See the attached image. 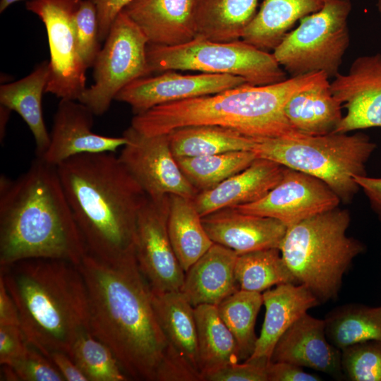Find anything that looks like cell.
<instances>
[{
	"label": "cell",
	"instance_id": "obj_27",
	"mask_svg": "<svg viewBox=\"0 0 381 381\" xmlns=\"http://www.w3.org/2000/svg\"><path fill=\"white\" fill-rule=\"evenodd\" d=\"M151 296L157 318L164 334L200 374L195 308L180 291L159 292L151 290Z\"/></svg>",
	"mask_w": 381,
	"mask_h": 381
},
{
	"label": "cell",
	"instance_id": "obj_21",
	"mask_svg": "<svg viewBox=\"0 0 381 381\" xmlns=\"http://www.w3.org/2000/svg\"><path fill=\"white\" fill-rule=\"evenodd\" d=\"M284 167L258 157L247 168L216 187L199 192L193 198L201 217L226 207L255 202L264 197L282 179Z\"/></svg>",
	"mask_w": 381,
	"mask_h": 381
},
{
	"label": "cell",
	"instance_id": "obj_10",
	"mask_svg": "<svg viewBox=\"0 0 381 381\" xmlns=\"http://www.w3.org/2000/svg\"><path fill=\"white\" fill-rule=\"evenodd\" d=\"M148 40L123 11L111 25L93 67L94 83L78 100L95 116L109 109L117 94L133 80L150 75Z\"/></svg>",
	"mask_w": 381,
	"mask_h": 381
},
{
	"label": "cell",
	"instance_id": "obj_49",
	"mask_svg": "<svg viewBox=\"0 0 381 381\" xmlns=\"http://www.w3.org/2000/svg\"><path fill=\"white\" fill-rule=\"evenodd\" d=\"M377 6L379 12L381 13V0H377Z\"/></svg>",
	"mask_w": 381,
	"mask_h": 381
},
{
	"label": "cell",
	"instance_id": "obj_19",
	"mask_svg": "<svg viewBox=\"0 0 381 381\" xmlns=\"http://www.w3.org/2000/svg\"><path fill=\"white\" fill-rule=\"evenodd\" d=\"M341 350L327 338L324 319L305 313L279 338L270 358L344 378Z\"/></svg>",
	"mask_w": 381,
	"mask_h": 381
},
{
	"label": "cell",
	"instance_id": "obj_40",
	"mask_svg": "<svg viewBox=\"0 0 381 381\" xmlns=\"http://www.w3.org/2000/svg\"><path fill=\"white\" fill-rule=\"evenodd\" d=\"M267 363L257 361L238 362L205 375L202 381H268Z\"/></svg>",
	"mask_w": 381,
	"mask_h": 381
},
{
	"label": "cell",
	"instance_id": "obj_46",
	"mask_svg": "<svg viewBox=\"0 0 381 381\" xmlns=\"http://www.w3.org/2000/svg\"><path fill=\"white\" fill-rule=\"evenodd\" d=\"M19 325L17 306L9 294L3 277L0 276V326Z\"/></svg>",
	"mask_w": 381,
	"mask_h": 381
},
{
	"label": "cell",
	"instance_id": "obj_29",
	"mask_svg": "<svg viewBox=\"0 0 381 381\" xmlns=\"http://www.w3.org/2000/svg\"><path fill=\"white\" fill-rule=\"evenodd\" d=\"M198 333V367L205 375L241 360L237 341L221 319L217 306L195 308Z\"/></svg>",
	"mask_w": 381,
	"mask_h": 381
},
{
	"label": "cell",
	"instance_id": "obj_34",
	"mask_svg": "<svg viewBox=\"0 0 381 381\" xmlns=\"http://www.w3.org/2000/svg\"><path fill=\"white\" fill-rule=\"evenodd\" d=\"M257 158L255 152L241 150L176 159L188 181L199 193L216 187L247 168Z\"/></svg>",
	"mask_w": 381,
	"mask_h": 381
},
{
	"label": "cell",
	"instance_id": "obj_5",
	"mask_svg": "<svg viewBox=\"0 0 381 381\" xmlns=\"http://www.w3.org/2000/svg\"><path fill=\"white\" fill-rule=\"evenodd\" d=\"M19 313L28 344L49 358L54 351L68 355L84 329H89L87 294L78 265L36 258L1 268Z\"/></svg>",
	"mask_w": 381,
	"mask_h": 381
},
{
	"label": "cell",
	"instance_id": "obj_18",
	"mask_svg": "<svg viewBox=\"0 0 381 381\" xmlns=\"http://www.w3.org/2000/svg\"><path fill=\"white\" fill-rule=\"evenodd\" d=\"M203 226L212 241L238 255L269 248H279L287 226L274 218L226 207L202 217Z\"/></svg>",
	"mask_w": 381,
	"mask_h": 381
},
{
	"label": "cell",
	"instance_id": "obj_11",
	"mask_svg": "<svg viewBox=\"0 0 381 381\" xmlns=\"http://www.w3.org/2000/svg\"><path fill=\"white\" fill-rule=\"evenodd\" d=\"M81 0H29L26 9L37 16L46 28L50 59L45 92L78 100L86 87L88 68L78 49L74 16Z\"/></svg>",
	"mask_w": 381,
	"mask_h": 381
},
{
	"label": "cell",
	"instance_id": "obj_13",
	"mask_svg": "<svg viewBox=\"0 0 381 381\" xmlns=\"http://www.w3.org/2000/svg\"><path fill=\"white\" fill-rule=\"evenodd\" d=\"M169 195L147 196L137 218L135 255L139 269L154 291H180L185 272L168 233Z\"/></svg>",
	"mask_w": 381,
	"mask_h": 381
},
{
	"label": "cell",
	"instance_id": "obj_35",
	"mask_svg": "<svg viewBox=\"0 0 381 381\" xmlns=\"http://www.w3.org/2000/svg\"><path fill=\"white\" fill-rule=\"evenodd\" d=\"M262 305V294L239 289L217 306L221 319L237 341L241 360L248 359L255 349V325Z\"/></svg>",
	"mask_w": 381,
	"mask_h": 381
},
{
	"label": "cell",
	"instance_id": "obj_38",
	"mask_svg": "<svg viewBox=\"0 0 381 381\" xmlns=\"http://www.w3.org/2000/svg\"><path fill=\"white\" fill-rule=\"evenodd\" d=\"M79 54L87 68L92 67L101 50L97 8L92 0H81L74 16Z\"/></svg>",
	"mask_w": 381,
	"mask_h": 381
},
{
	"label": "cell",
	"instance_id": "obj_1",
	"mask_svg": "<svg viewBox=\"0 0 381 381\" xmlns=\"http://www.w3.org/2000/svg\"><path fill=\"white\" fill-rule=\"evenodd\" d=\"M78 267L87 289L89 329L129 378L202 381L164 334L135 253L112 262L87 253Z\"/></svg>",
	"mask_w": 381,
	"mask_h": 381
},
{
	"label": "cell",
	"instance_id": "obj_36",
	"mask_svg": "<svg viewBox=\"0 0 381 381\" xmlns=\"http://www.w3.org/2000/svg\"><path fill=\"white\" fill-rule=\"evenodd\" d=\"M88 381H126L129 377L113 352L86 329L75 339L69 355Z\"/></svg>",
	"mask_w": 381,
	"mask_h": 381
},
{
	"label": "cell",
	"instance_id": "obj_24",
	"mask_svg": "<svg viewBox=\"0 0 381 381\" xmlns=\"http://www.w3.org/2000/svg\"><path fill=\"white\" fill-rule=\"evenodd\" d=\"M329 78L294 94L284 114L297 132L308 135L334 133L343 116L341 103L333 95Z\"/></svg>",
	"mask_w": 381,
	"mask_h": 381
},
{
	"label": "cell",
	"instance_id": "obj_14",
	"mask_svg": "<svg viewBox=\"0 0 381 381\" xmlns=\"http://www.w3.org/2000/svg\"><path fill=\"white\" fill-rule=\"evenodd\" d=\"M337 195L320 179L284 167L277 184L260 200L238 210L279 220L287 227L339 207Z\"/></svg>",
	"mask_w": 381,
	"mask_h": 381
},
{
	"label": "cell",
	"instance_id": "obj_30",
	"mask_svg": "<svg viewBox=\"0 0 381 381\" xmlns=\"http://www.w3.org/2000/svg\"><path fill=\"white\" fill-rule=\"evenodd\" d=\"M258 0H196L197 35L214 42L242 38L257 13Z\"/></svg>",
	"mask_w": 381,
	"mask_h": 381
},
{
	"label": "cell",
	"instance_id": "obj_44",
	"mask_svg": "<svg viewBox=\"0 0 381 381\" xmlns=\"http://www.w3.org/2000/svg\"><path fill=\"white\" fill-rule=\"evenodd\" d=\"M49 358L61 374L64 380L88 381L86 375L68 353L63 351H54L51 353Z\"/></svg>",
	"mask_w": 381,
	"mask_h": 381
},
{
	"label": "cell",
	"instance_id": "obj_22",
	"mask_svg": "<svg viewBox=\"0 0 381 381\" xmlns=\"http://www.w3.org/2000/svg\"><path fill=\"white\" fill-rule=\"evenodd\" d=\"M238 255L214 243L185 272L180 291L194 308L217 306L240 289L234 272Z\"/></svg>",
	"mask_w": 381,
	"mask_h": 381
},
{
	"label": "cell",
	"instance_id": "obj_17",
	"mask_svg": "<svg viewBox=\"0 0 381 381\" xmlns=\"http://www.w3.org/2000/svg\"><path fill=\"white\" fill-rule=\"evenodd\" d=\"M94 116L80 102L61 99L54 116L48 148L40 158L56 167L76 155L114 153L123 147L127 142L123 135L109 137L92 131Z\"/></svg>",
	"mask_w": 381,
	"mask_h": 381
},
{
	"label": "cell",
	"instance_id": "obj_37",
	"mask_svg": "<svg viewBox=\"0 0 381 381\" xmlns=\"http://www.w3.org/2000/svg\"><path fill=\"white\" fill-rule=\"evenodd\" d=\"M344 377L351 381H381V341L368 340L341 349Z\"/></svg>",
	"mask_w": 381,
	"mask_h": 381
},
{
	"label": "cell",
	"instance_id": "obj_39",
	"mask_svg": "<svg viewBox=\"0 0 381 381\" xmlns=\"http://www.w3.org/2000/svg\"><path fill=\"white\" fill-rule=\"evenodd\" d=\"M10 366L13 369L18 380H64L52 361L31 346L25 355L14 361Z\"/></svg>",
	"mask_w": 381,
	"mask_h": 381
},
{
	"label": "cell",
	"instance_id": "obj_4",
	"mask_svg": "<svg viewBox=\"0 0 381 381\" xmlns=\"http://www.w3.org/2000/svg\"><path fill=\"white\" fill-rule=\"evenodd\" d=\"M325 78L324 73L316 72L265 85L245 83L213 95L160 104L135 114L131 126L146 135L198 125L232 128L257 139L299 133L288 121L284 107L294 94Z\"/></svg>",
	"mask_w": 381,
	"mask_h": 381
},
{
	"label": "cell",
	"instance_id": "obj_43",
	"mask_svg": "<svg viewBox=\"0 0 381 381\" xmlns=\"http://www.w3.org/2000/svg\"><path fill=\"white\" fill-rule=\"evenodd\" d=\"M268 381H320L317 375L305 372L301 367L286 362L270 361L267 365Z\"/></svg>",
	"mask_w": 381,
	"mask_h": 381
},
{
	"label": "cell",
	"instance_id": "obj_48",
	"mask_svg": "<svg viewBox=\"0 0 381 381\" xmlns=\"http://www.w3.org/2000/svg\"><path fill=\"white\" fill-rule=\"evenodd\" d=\"M23 0H1L0 1V13L4 12L11 5L18 1Z\"/></svg>",
	"mask_w": 381,
	"mask_h": 381
},
{
	"label": "cell",
	"instance_id": "obj_3",
	"mask_svg": "<svg viewBox=\"0 0 381 381\" xmlns=\"http://www.w3.org/2000/svg\"><path fill=\"white\" fill-rule=\"evenodd\" d=\"M87 253L112 262L135 253L146 194L112 152L76 155L56 166Z\"/></svg>",
	"mask_w": 381,
	"mask_h": 381
},
{
	"label": "cell",
	"instance_id": "obj_32",
	"mask_svg": "<svg viewBox=\"0 0 381 381\" xmlns=\"http://www.w3.org/2000/svg\"><path fill=\"white\" fill-rule=\"evenodd\" d=\"M324 320L327 339L340 350L360 341H381V305L343 304L328 312Z\"/></svg>",
	"mask_w": 381,
	"mask_h": 381
},
{
	"label": "cell",
	"instance_id": "obj_9",
	"mask_svg": "<svg viewBox=\"0 0 381 381\" xmlns=\"http://www.w3.org/2000/svg\"><path fill=\"white\" fill-rule=\"evenodd\" d=\"M351 0H327L318 11L299 20L273 50L291 77L323 72L335 77L350 44Z\"/></svg>",
	"mask_w": 381,
	"mask_h": 381
},
{
	"label": "cell",
	"instance_id": "obj_23",
	"mask_svg": "<svg viewBox=\"0 0 381 381\" xmlns=\"http://www.w3.org/2000/svg\"><path fill=\"white\" fill-rule=\"evenodd\" d=\"M265 315L252 355L246 361L269 363L274 348L283 334L308 310L320 305L303 285L282 284L262 293Z\"/></svg>",
	"mask_w": 381,
	"mask_h": 381
},
{
	"label": "cell",
	"instance_id": "obj_6",
	"mask_svg": "<svg viewBox=\"0 0 381 381\" xmlns=\"http://www.w3.org/2000/svg\"><path fill=\"white\" fill-rule=\"evenodd\" d=\"M350 222L349 212L337 207L288 227L280 245L298 284L320 303L338 298L344 274L365 250L361 241L347 235Z\"/></svg>",
	"mask_w": 381,
	"mask_h": 381
},
{
	"label": "cell",
	"instance_id": "obj_12",
	"mask_svg": "<svg viewBox=\"0 0 381 381\" xmlns=\"http://www.w3.org/2000/svg\"><path fill=\"white\" fill-rule=\"evenodd\" d=\"M123 135L127 142L119 159L147 197L194 198L198 193L181 170L167 134L146 135L131 126Z\"/></svg>",
	"mask_w": 381,
	"mask_h": 381
},
{
	"label": "cell",
	"instance_id": "obj_7",
	"mask_svg": "<svg viewBox=\"0 0 381 381\" xmlns=\"http://www.w3.org/2000/svg\"><path fill=\"white\" fill-rule=\"evenodd\" d=\"M376 147L363 133H295L260 139L253 151L258 157L320 179L341 202L349 203L360 188L354 177L366 175L365 164Z\"/></svg>",
	"mask_w": 381,
	"mask_h": 381
},
{
	"label": "cell",
	"instance_id": "obj_33",
	"mask_svg": "<svg viewBox=\"0 0 381 381\" xmlns=\"http://www.w3.org/2000/svg\"><path fill=\"white\" fill-rule=\"evenodd\" d=\"M234 272L239 289L244 291L261 293L279 284H298L279 248L238 255Z\"/></svg>",
	"mask_w": 381,
	"mask_h": 381
},
{
	"label": "cell",
	"instance_id": "obj_16",
	"mask_svg": "<svg viewBox=\"0 0 381 381\" xmlns=\"http://www.w3.org/2000/svg\"><path fill=\"white\" fill-rule=\"evenodd\" d=\"M330 87L346 109L334 133L381 128L380 53L356 58L346 74L334 77Z\"/></svg>",
	"mask_w": 381,
	"mask_h": 381
},
{
	"label": "cell",
	"instance_id": "obj_25",
	"mask_svg": "<svg viewBox=\"0 0 381 381\" xmlns=\"http://www.w3.org/2000/svg\"><path fill=\"white\" fill-rule=\"evenodd\" d=\"M49 76V61H44L29 75L0 87L1 105L17 112L27 123L35 138L37 157L46 152L50 141L42 107Z\"/></svg>",
	"mask_w": 381,
	"mask_h": 381
},
{
	"label": "cell",
	"instance_id": "obj_8",
	"mask_svg": "<svg viewBox=\"0 0 381 381\" xmlns=\"http://www.w3.org/2000/svg\"><path fill=\"white\" fill-rule=\"evenodd\" d=\"M147 59L150 74L169 70L226 74L241 77L253 85L274 84L288 78L272 53L243 40L214 42L196 35L174 46L148 44Z\"/></svg>",
	"mask_w": 381,
	"mask_h": 381
},
{
	"label": "cell",
	"instance_id": "obj_47",
	"mask_svg": "<svg viewBox=\"0 0 381 381\" xmlns=\"http://www.w3.org/2000/svg\"><path fill=\"white\" fill-rule=\"evenodd\" d=\"M11 111L7 107L1 105V124H0V139L1 141L5 135L6 125L8 121L9 114Z\"/></svg>",
	"mask_w": 381,
	"mask_h": 381
},
{
	"label": "cell",
	"instance_id": "obj_28",
	"mask_svg": "<svg viewBox=\"0 0 381 381\" xmlns=\"http://www.w3.org/2000/svg\"><path fill=\"white\" fill-rule=\"evenodd\" d=\"M168 233L186 272L214 243L207 234L193 198L169 195Z\"/></svg>",
	"mask_w": 381,
	"mask_h": 381
},
{
	"label": "cell",
	"instance_id": "obj_15",
	"mask_svg": "<svg viewBox=\"0 0 381 381\" xmlns=\"http://www.w3.org/2000/svg\"><path fill=\"white\" fill-rule=\"evenodd\" d=\"M247 83L226 74H181L169 70L136 79L123 87L115 100L128 104L135 114L156 106L218 93Z\"/></svg>",
	"mask_w": 381,
	"mask_h": 381
},
{
	"label": "cell",
	"instance_id": "obj_31",
	"mask_svg": "<svg viewBox=\"0 0 381 381\" xmlns=\"http://www.w3.org/2000/svg\"><path fill=\"white\" fill-rule=\"evenodd\" d=\"M173 155L177 157L207 156L232 151L252 150L260 139L226 127L188 126L168 134Z\"/></svg>",
	"mask_w": 381,
	"mask_h": 381
},
{
	"label": "cell",
	"instance_id": "obj_26",
	"mask_svg": "<svg viewBox=\"0 0 381 381\" xmlns=\"http://www.w3.org/2000/svg\"><path fill=\"white\" fill-rule=\"evenodd\" d=\"M327 0H263L242 40L264 51L274 50L293 25L320 10Z\"/></svg>",
	"mask_w": 381,
	"mask_h": 381
},
{
	"label": "cell",
	"instance_id": "obj_20",
	"mask_svg": "<svg viewBox=\"0 0 381 381\" xmlns=\"http://www.w3.org/2000/svg\"><path fill=\"white\" fill-rule=\"evenodd\" d=\"M196 0H133L123 11L141 29L149 44L174 46L197 35Z\"/></svg>",
	"mask_w": 381,
	"mask_h": 381
},
{
	"label": "cell",
	"instance_id": "obj_42",
	"mask_svg": "<svg viewBox=\"0 0 381 381\" xmlns=\"http://www.w3.org/2000/svg\"><path fill=\"white\" fill-rule=\"evenodd\" d=\"M133 0H92L95 4L98 18L99 36L104 41L117 16Z\"/></svg>",
	"mask_w": 381,
	"mask_h": 381
},
{
	"label": "cell",
	"instance_id": "obj_2",
	"mask_svg": "<svg viewBox=\"0 0 381 381\" xmlns=\"http://www.w3.org/2000/svg\"><path fill=\"white\" fill-rule=\"evenodd\" d=\"M85 246L56 166L40 157L18 178H0V267L54 259L78 265Z\"/></svg>",
	"mask_w": 381,
	"mask_h": 381
},
{
	"label": "cell",
	"instance_id": "obj_41",
	"mask_svg": "<svg viewBox=\"0 0 381 381\" xmlns=\"http://www.w3.org/2000/svg\"><path fill=\"white\" fill-rule=\"evenodd\" d=\"M30 346L19 325L0 326L1 365H11L25 355Z\"/></svg>",
	"mask_w": 381,
	"mask_h": 381
},
{
	"label": "cell",
	"instance_id": "obj_45",
	"mask_svg": "<svg viewBox=\"0 0 381 381\" xmlns=\"http://www.w3.org/2000/svg\"><path fill=\"white\" fill-rule=\"evenodd\" d=\"M354 180L363 190L368 199L371 209L381 222V178L363 175L356 176Z\"/></svg>",
	"mask_w": 381,
	"mask_h": 381
}]
</instances>
